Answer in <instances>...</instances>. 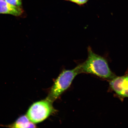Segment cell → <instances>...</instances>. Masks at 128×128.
Wrapping results in <instances>:
<instances>
[{
    "mask_svg": "<svg viewBox=\"0 0 128 128\" xmlns=\"http://www.w3.org/2000/svg\"><path fill=\"white\" fill-rule=\"evenodd\" d=\"M88 54L87 60L79 65L81 73L91 74L110 81L116 77L104 58L95 54L90 47L88 48Z\"/></svg>",
    "mask_w": 128,
    "mask_h": 128,
    "instance_id": "cell-1",
    "label": "cell"
},
{
    "mask_svg": "<svg viewBox=\"0 0 128 128\" xmlns=\"http://www.w3.org/2000/svg\"><path fill=\"white\" fill-rule=\"evenodd\" d=\"M80 73L79 65L72 70L62 72L56 80L46 100L52 103L56 100L69 87L75 76Z\"/></svg>",
    "mask_w": 128,
    "mask_h": 128,
    "instance_id": "cell-2",
    "label": "cell"
},
{
    "mask_svg": "<svg viewBox=\"0 0 128 128\" xmlns=\"http://www.w3.org/2000/svg\"><path fill=\"white\" fill-rule=\"evenodd\" d=\"M52 103L46 99L35 102L29 108L26 116L34 124L41 122L55 111Z\"/></svg>",
    "mask_w": 128,
    "mask_h": 128,
    "instance_id": "cell-3",
    "label": "cell"
},
{
    "mask_svg": "<svg viewBox=\"0 0 128 128\" xmlns=\"http://www.w3.org/2000/svg\"><path fill=\"white\" fill-rule=\"evenodd\" d=\"M110 88L120 96L128 98V72L124 76H116L110 80Z\"/></svg>",
    "mask_w": 128,
    "mask_h": 128,
    "instance_id": "cell-4",
    "label": "cell"
},
{
    "mask_svg": "<svg viewBox=\"0 0 128 128\" xmlns=\"http://www.w3.org/2000/svg\"><path fill=\"white\" fill-rule=\"evenodd\" d=\"M24 12L20 7L10 4L5 0H0V14H9L16 16H20Z\"/></svg>",
    "mask_w": 128,
    "mask_h": 128,
    "instance_id": "cell-5",
    "label": "cell"
},
{
    "mask_svg": "<svg viewBox=\"0 0 128 128\" xmlns=\"http://www.w3.org/2000/svg\"><path fill=\"white\" fill-rule=\"evenodd\" d=\"M8 126L9 127L17 128L36 127L34 123L31 122L28 116L25 115L20 116L14 124Z\"/></svg>",
    "mask_w": 128,
    "mask_h": 128,
    "instance_id": "cell-6",
    "label": "cell"
},
{
    "mask_svg": "<svg viewBox=\"0 0 128 128\" xmlns=\"http://www.w3.org/2000/svg\"><path fill=\"white\" fill-rule=\"evenodd\" d=\"M6 2L12 5L20 7L22 4V0H5Z\"/></svg>",
    "mask_w": 128,
    "mask_h": 128,
    "instance_id": "cell-7",
    "label": "cell"
},
{
    "mask_svg": "<svg viewBox=\"0 0 128 128\" xmlns=\"http://www.w3.org/2000/svg\"><path fill=\"white\" fill-rule=\"evenodd\" d=\"M64 0L71 2L79 5L81 6L86 4L89 0Z\"/></svg>",
    "mask_w": 128,
    "mask_h": 128,
    "instance_id": "cell-8",
    "label": "cell"
}]
</instances>
